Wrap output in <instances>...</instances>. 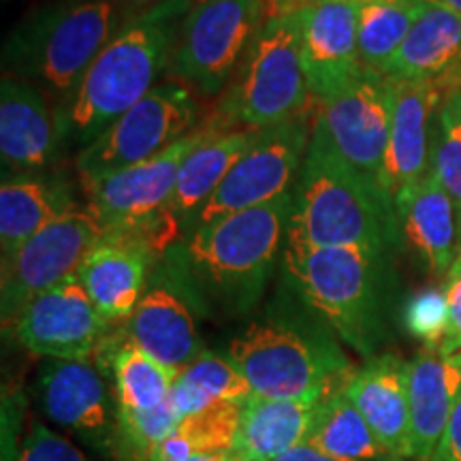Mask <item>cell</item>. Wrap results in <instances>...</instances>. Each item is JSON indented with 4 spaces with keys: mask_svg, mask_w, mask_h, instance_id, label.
<instances>
[{
    "mask_svg": "<svg viewBox=\"0 0 461 461\" xmlns=\"http://www.w3.org/2000/svg\"><path fill=\"white\" fill-rule=\"evenodd\" d=\"M316 124V109L274 129H265L241 154L210 201L190 218L184 235L218 221L291 194Z\"/></svg>",
    "mask_w": 461,
    "mask_h": 461,
    "instance_id": "obj_10",
    "label": "cell"
},
{
    "mask_svg": "<svg viewBox=\"0 0 461 461\" xmlns=\"http://www.w3.org/2000/svg\"><path fill=\"white\" fill-rule=\"evenodd\" d=\"M15 461H88V457L54 429L43 423H34L22 442Z\"/></svg>",
    "mask_w": 461,
    "mask_h": 461,
    "instance_id": "obj_36",
    "label": "cell"
},
{
    "mask_svg": "<svg viewBox=\"0 0 461 461\" xmlns=\"http://www.w3.org/2000/svg\"><path fill=\"white\" fill-rule=\"evenodd\" d=\"M393 113V84L383 73L363 67L350 82L316 107V129L333 152L383 186Z\"/></svg>",
    "mask_w": 461,
    "mask_h": 461,
    "instance_id": "obj_11",
    "label": "cell"
},
{
    "mask_svg": "<svg viewBox=\"0 0 461 461\" xmlns=\"http://www.w3.org/2000/svg\"><path fill=\"white\" fill-rule=\"evenodd\" d=\"M39 400L56 425L105 451L113 445L112 403L101 372L90 361L48 359L39 372Z\"/></svg>",
    "mask_w": 461,
    "mask_h": 461,
    "instance_id": "obj_16",
    "label": "cell"
},
{
    "mask_svg": "<svg viewBox=\"0 0 461 461\" xmlns=\"http://www.w3.org/2000/svg\"><path fill=\"white\" fill-rule=\"evenodd\" d=\"M252 395V387L238 366L229 357L214 353H201L177 374L171 389V402L182 419L222 402H246Z\"/></svg>",
    "mask_w": 461,
    "mask_h": 461,
    "instance_id": "obj_30",
    "label": "cell"
},
{
    "mask_svg": "<svg viewBox=\"0 0 461 461\" xmlns=\"http://www.w3.org/2000/svg\"><path fill=\"white\" fill-rule=\"evenodd\" d=\"M122 336L157 359L173 378L203 353L188 303L165 282H157L143 293Z\"/></svg>",
    "mask_w": 461,
    "mask_h": 461,
    "instance_id": "obj_20",
    "label": "cell"
},
{
    "mask_svg": "<svg viewBox=\"0 0 461 461\" xmlns=\"http://www.w3.org/2000/svg\"><path fill=\"white\" fill-rule=\"evenodd\" d=\"M288 233L319 248L393 252L402 246L400 221L387 190L346 165L316 126L293 190Z\"/></svg>",
    "mask_w": 461,
    "mask_h": 461,
    "instance_id": "obj_4",
    "label": "cell"
},
{
    "mask_svg": "<svg viewBox=\"0 0 461 461\" xmlns=\"http://www.w3.org/2000/svg\"><path fill=\"white\" fill-rule=\"evenodd\" d=\"M169 3V0H118V5L126 11H131L132 14H141V11H148V9H154L158 7V5H165ZM194 3H201V0H194Z\"/></svg>",
    "mask_w": 461,
    "mask_h": 461,
    "instance_id": "obj_43",
    "label": "cell"
},
{
    "mask_svg": "<svg viewBox=\"0 0 461 461\" xmlns=\"http://www.w3.org/2000/svg\"><path fill=\"white\" fill-rule=\"evenodd\" d=\"M244 402H222L184 417L177 428L154 448L149 459L186 461L194 455L233 453ZM148 459V461H149Z\"/></svg>",
    "mask_w": 461,
    "mask_h": 461,
    "instance_id": "obj_31",
    "label": "cell"
},
{
    "mask_svg": "<svg viewBox=\"0 0 461 461\" xmlns=\"http://www.w3.org/2000/svg\"><path fill=\"white\" fill-rule=\"evenodd\" d=\"M105 229L90 207H73L65 216L39 230L14 255L3 258V321L22 312L34 297L77 274L84 258L95 250Z\"/></svg>",
    "mask_w": 461,
    "mask_h": 461,
    "instance_id": "obj_12",
    "label": "cell"
},
{
    "mask_svg": "<svg viewBox=\"0 0 461 461\" xmlns=\"http://www.w3.org/2000/svg\"><path fill=\"white\" fill-rule=\"evenodd\" d=\"M197 122L199 105L188 86L173 79L157 84L146 99L77 154L75 167L82 186L154 158L197 131Z\"/></svg>",
    "mask_w": 461,
    "mask_h": 461,
    "instance_id": "obj_9",
    "label": "cell"
},
{
    "mask_svg": "<svg viewBox=\"0 0 461 461\" xmlns=\"http://www.w3.org/2000/svg\"><path fill=\"white\" fill-rule=\"evenodd\" d=\"M429 0H366L359 3L361 65L384 73Z\"/></svg>",
    "mask_w": 461,
    "mask_h": 461,
    "instance_id": "obj_32",
    "label": "cell"
},
{
    "mask_svg": "<svg viewBox=\"0 0 461 461\" xmlns=\"http://www.w3.org/2000/svg\"><path fill=\"white\" fill-rule=\"evenodd\" d=\"M291 214L293 193L194 229L180 250L184 272L222 310L248 312L285 255Z\"/></svg>",
    "mask_w": 461,
    "mask_h": 461,
    "instance_id": "obj_5",
    "label": "cell"
},
{
    "mask_svg": "<svg viewBox=\"0 0 461 461\" xmlns=\"http://www.w3.org/2000/svg\"><path fill=\"white\" fill-rule=\"evenodd\" d=\"M77 207L65 177L51 173H17L0 186V246L14 255L39 230Z\"/></svg>",
    "mask_w": 461,
    "mask_h": 461,
    "instance_id": "obj_25",
    "label": "cell"
},
{
    "mask_svg": "<svg viewBox=\"0 0 461 461\" xmlns=\"http://www.w3.org/2000/svg\"><path fill=\"white\" fill-rule=\"evenodd\" d=\"M457 257H461V210L457 214Z\"/></svg>",
    "mask_w": 461,
    "mask_h": 461,
    "instance_id": "obj_46",
    "label": "cell"
},
{
    "mask_svg": "<svg viewBox=\"0 0 461 461\" xmlns=\"http://www.w3.org/2000/svg\"><path fill=\"white\" fill-rule=\"evenodd\" d=\"M445 295L448 305V322L438 355L453 357L461 353V257H457L451 272L447 274Z\"/></svg>",
    "mask_w": 461,
    "mask_h": 461,
    "instance_id": "obj_37",
    "label": "cell"
},
{
    "mask_svg": "<svg viewBox=\"0 0 461 461\" xmlns=\"http://www.w3.org/2000/svg\"><path fill=\"white\" fill-rule=\"evenodd\" d=\"M120 26L118 0H51L9 34L5 68L9 77L45 92L56 113Z\"/></svg>",
    "mask_w": 461,
    "mask_h": 461,
    "instance_id": "obj_6",
    "label": "cell"
},
{
    "mask_svg": "<svg viewBox=\"0 0 461 461\" xmlns=\"http://www.w3.org/2000/svg\"><path fill=\"white\" fill-rule=\"evenodd\" d=\"M233 453H210V455H194L186 461H230ZM149 461H165V459H149Z\"/></svg>",
    "mask_w": 461,
    "mask_h": 461,
    "instance_id": "obj_44",
    "label": "cell"
},
{
    "mask_svg": "<svg viewBox=\"0 0 461 461\" xmlns=\"http://www.w3.org/2000/svg\"><path fill=\"white\" fill-rule=\"evenodd\" d=\"M344 393L363 414L374 434L402 461H411V403L408 361L397 355H376L344 384Z\"/></svg>",
    "mask_w": 461,
    "mask_h": 461,
    "instance_id": "obj_19",
    "label": "cell"
},
{
    "mask_svg": "<svg viewBox=\"0 0 461 461\" xmlns=\"http://www.w3.org/2000/svg\"><path fill=\"white\" fill-rule=\"evenodd\" d=\"M429 171L445 186L455 207L461 210V120L438 115Z\"/></svg>",
    "mask_w": 461,
    "mask_h": 461,
    "instance_id": "obj_35",
    "label": "cell"
},
{
    "mask_svg": "<svg viewBox=\"0 0 461 461\" xmlns=\"http://www.w3.org/2000/svg\"><path fill=\"white\" fill-rule=\"evenodd\" d=\"M152 258L148 248L105 233L79 265L77 278L109 322L129 321L146 293Z\"/></svg>",
    "mask_w": 461,
    "mask_h": 461,
    "instance_id": "obj_22",
    "label": "cell"
},
{
    "mask_svg": "<svg viewBox=\"0 0 461 461\" xmlns=\"http://www.w3.org/2000/svg\"><path fill=\"white\" fill-rule=\"evenodd\" d=\"M316 3V0H267L269 17L278 14H288V11H297L303 5ZM353 3H366V0H353Z\"/></svg>",
    "mask_w": 461,
    "mask_h": 461,
    "instance_id": "obj_41",
    "label": "cell"
},
{
    "mask_svg": "<svg viewBox=\"0 0 461 461\" xmlns=\"http://www.w3.org/2000/svg\"><path fill=\"white\" fill-rule=\"evenodd\" d=\"M436 86L438 90L442 92V96L451 95L455 90H461V62H457L451 71H447L442 77L436 79Z\"/></svg>",
    "mask_w": 461,
    "mask_h": 461,
    "instance_id": "obj_40",
    "label": "cell"
},
{
    "mask_svg": "<svg viewBox=\"0 0 461 461\" xmlns=\"http://www.w3.org/2000/svg\"><path fill=\"white\" fill-rule=\"evenodd\" d=\"M442 118H451V120H461V90H455L451 95H447L442 99L440 112Z\"/></svg>",
    "mask_w": 461,
    "mask_h": 461,
    "instance_id": "obj_42",
    "label": "cell"
},
{
    "mask_svg": "<svg viewBox=\"0 0 461 461\" xmlns=\"http://www.w3.org/2000/svg\"><path fill=\"white\" fill-rule=\"evenodd\" d=\"M302 60L297 11L272 15L248 45L214 113L224 126L274 129L316 109Z\"/></svg>",
    "mask_w": 461,
    "mask_h": 461,
    "instance_id": "obj_7",
    "label": "cell"
},
{
    "mask_svg": "<svg viewBox=\"0 0 461 461\" xmlns=\"http://www.w3.org/2000/svg\"><path fill=\"white\" fill-rule=\"evenodd\" d=\"M207 124L199 126L154 158L129 167L84 186L90 212L105 230L135 227L169 210L177 173L188 154L203 141Z\"/></svg>",
    "mask_w": 461,
    "mask_h": 461,
    "instance_id": "obj_14",
    "label": "cell"
},
{
    "mask_svg": "<svg viewBox=\"0 0 461 461\" xmlns=\"http://www.w3.org/2000/svg\"><path fill=\"white\" fill-rule=\"evenodd\" d=\"M56 113L41 90L5 75L0 86V157L5 173H43L60 152Z\"/></svg>",
    "mask_w": 461,
    "mask_h": 461,
    "instance_id": "obj_18",
    "label": "cell"
},
{
    "mask_svg": "<svg viewBox=\"0 0 461 461\" xmlns=\"http://www.w3.org/2000/svg\"><path fill=\"white\" fill-rule=\"evenodd\" d=\"M436 3L445 5V7L453 9V11H457V14L461 15V0H436Z\"/></svg>",
    "mask_w": 461,
    "mask_h": 461,
    "instance_id": "obj_45",
    "label": "cell"
},
{
    "mask_svg": "<svg viewBox=\"0 0 461 461\" xmlns=\"http://www.w3.org/2000/svg\"><path fill=\"white\" fill-rule=\"evenodd\" d=\"M461 62V15L429 0L384 68L389 82H436Z\"/></svg>",
    "mask_w": 461,
    "mask_h": 461,
    "instance_id": "obj_27",
    "label": "cell"
},
{
    "mask_svg": "<svg viewBox=\"0 0 461 461\" xmlns=\"http://www.w3.org/2000/svg\"><path fill=\"white\" fill-rule=\"evenodd\" d=\"M393 84V113L387 157L383 167V188L389 197L417 186L429 173L431 129L436 109L442 105V92L436 82H391Z\"/></svg>",
    "mask_w": 461,
    "mask_h": 461,
    "instance_id": "obj_17",
    "label": "cell"
},
{
    "mask_svg": "<svg viewBox=\"0 0 461 461\" xmlns=\"http://www.w3.org/2000/svg\"><path fill=\"white\" fill-rule=\"evenodd\" d=\"M276 461H348V459H338V457H331V455L327 453H321L319 448L305 445V442H302V445L291 448V451L280 455L278 459Z\"/></svg>",
    "mask_w": 461,
    "mask_h": 461,
    "instance_id": "obj_39",
    "label": "cell"
},
{
    "mask_svg": "<svg viewBox=\"0 0 461 461\" xmlns=\"http://www.w3.org/2000/svg\"><path fill=\"white\" fill-rule=\"evenodd\" d=\"M461 389V353L440 357L423 350L408 361L411 461H429L451 420Z\"/></svg>",
    "mask_w": 461,
    "mask_h": 461,
    "instance_id": "obj_23",
    "label": "cell"
},
{
    "mask_svg": "<svg viewBox=\"0 0 461 461\" xmlns=\"http://www.w3.org/2000/svg\"><path fill=\"white\" fill-rule=\"evenodd\" d=\"M230 461H246V459H241V457H235V455H233V459H230Z\"/></svg>",
    "mask_w": 461,
    "mask_h": 461,
    "instance_id": "obj_47",
    "label": "cell"
},
{
    "mask_svg": "<svg viewBox=\"0 0 461 461\" xmlns=\"http://www.w3.org/2000/svg\"><path fill=\"white\" fill-rule=\"evenodd\" d=\"M15 338L45 359L88 361L109 338V322L79 282L77 274L41 293L11 321Z\"/></svg>",
    "mask_w": 461,
    "mask_h": 461,
    "instance_id": "obj_13",
    "label": "cell"
},
{
    "mask_svg": "<svg viewBox=\"0 0 461 461\" xmlns=\"http://www.w3.org/2000/svg\"><path fill=\"white\" fill-rule=\"evenodd\" d=\"M448 305L445 288H423L402 305V325L412 338L425 344V350H440L447 333Z\"/></svg>",
    "mask_w": 461,
    "mask_h": 461,
    "instance_id": "obj_34",
    "label": "cell"
},
{
    "mask_svg": "<svg viewBox=\"0 0 461 461\" xmlns=\"http://www.w3.org/2000/svg\"><path fill=\"white\" fill-rule=\"evenodd\" d=\"M99 353L109 357L118 411H152L169 400L176 378L157 359L143 353L140 346L129 342L124 336H112Z\"/></svg>",
    "mask_w": 461,
    "mask_h": 461,
    "instance_id": "obj_29",
    "label": "cell"
},
{
    "mask_svg": "<svg viewBox=\"0 0 461 461\" xmlns=\"http://www.w3.org/2000/svg\"><path fill=\"white\" fill-rule=\"evenodd\" d=\"M267 20V0H201L180 24L167 73L190 90L218 96Z\"/></svg>",
    "mask_w": 461,
    "mask_h": 461,
    "instance_id": "obj_8",
    "label": "cell"
},
{
    "mask_svg": "<svg viewBox=\"0 0 461 461\" xmlns=\"http://www.w3.org/2000/svg\"><path fill=\"white\" fill-rule=\"evenodd\" d=\"M429 461H461V389L455 400L448 428Z\"/></svg>",
    "mask_w": 461,
    "mask_h": 461,
    "instance_id": "obj_38",
    "label": "cell"
},
{
    "mask_svg": "<svg viewBox=\"0 0 461 461\" xmlns=\"http://www.w3.org/2000/svg\"><path fill=\"white\" fill-rule=\"evenodd\" d=\"M258 132L244 126H224L212 115L203 141L188 154L177 173L169 201V210L180 218L182 229L210 201L241 154L255 143Z\"/></svg>",
    "mask_w": 461,
    "mask_h": 461,
    "instance_id": "obj_24",
    "label": "cell"
},
{
    "mask_svg": "<svg viewBox=\"0 0 461 461\" xmlns=\"http://www.w3.org/2000/svg\"><path fill=\"white\" fill-rule=\"evenodd\" d=\"M182 417L169 400L152 408V411L132 412V411H115V423H118V434L129 445V448L143 461L149 459L160 442L171 436L177 428Z\"/></svg>",
    "mask_w": 461,
    "mask_h": 461,
    "instance_id": "obj_33",
    "label": "cell"
},
{
    "mask_svg": "<svg viewBox=\"0 0 461 461\" xmlns=\"http://www.w3.org/2000/svg\"><path fill=\"white\" fill-rule=\"evenodd\" d=\"M302 60L316 105L361 71L359 3L316 0L297 9Z\"/></svg>",
    "mask_w": 461,
    "mask_h": 461,
    "instance_id": "obj_15",
    "label": "cell"
},
{
    "mask_svg": "<svg viewBox=\"0 0 461 461\" xmlns=\"http://www.w3.org/2000/svg\"><path fill=\"white\" fill-rule=\"evenodd\" d=\"M282 267L288 288L361 357L391 336L395 276L391 252L319 248L288 233Z\"/></svg>",
    "mask_w": 461,
    "mask_h": 461,
    "instance_id": "obj_2",
    "label": "cell"
},
{
    "mask_svg": "<svg viewBox=\"0 0 461 461\" xmlns=\"http://www.w3.org/2000/svg\"><path fill=\"white\" fill-rule=\"evenodd\" d=\"M402 244L417 255L431 276H445L457 261L455 203L434 173L395 197Z\"/></svg>",
    "mask_w": 461,
    "mask_h": 461,
    "instance_id": "obj_21",
    "label": "cell"
},
{
    "mask_svg": "<svg viewBox=\"0 0 461 461\" xmlns=\"http://www.w3.org/2000/svg\"><path fill=\"white\" fill-rule=\"evenodd\" d=\"M322 397L274 400L252 395L241 406L233 455L246 461H276L305 442Z\"/></svg>",
    "mask_w": 461,
    "mask_h": 461,
    "instance_id": "obj_26",
    "label": "cell"
},
{
    "mask_svg": "<svg viewBox=\"0 0 461 461\" xmlns=\"http://www.w3.org/2000/svg\"><path fill=\"white\" fill-rule=\"evenodd\" d=\"M194 0H169L132 14L96 56L65 105L56 112L62 148H88L115 120L154 90L169 67L177 31Z\"/></svg>",
    "mask_w": 461,
    "mask_h": 461,
    "instance_id": "obj_1",
    "label": "cell"
},
{
    "mask_svg": "<svg viewBox=\"0 0 461 461\" xmlns=\"http://www.w3.org/2000/svg\"><path fill=\"white\" fill-rule=\"evenodd\" d=\"M229 359L252 393L274 400L325 397L355 372L331 327L302 299L295 308L274 303L263 319L246 325L230 339Z\"/></svg>",
    "mask_w": 461,
    "mask_h": 461,
    "instance_id": "obj_3",
    "label": "cell"
},
{
    "mask_svg": "<svg viewBox=\"0 0 461 461\" xmlns=\"http://www.w3.org/2000/svg\"><path fill=\"white\" fill-rule=\"evenodd\" d=\"M344 389V387H342ZM342 389L322 397L305 445L348 461H402L380 442Z\"/></svg>",
    "mask_w": 461,
    "mask_h": 461,
    "instance_id": "obj_28",
    "label": "cell"
}]
</instances>
